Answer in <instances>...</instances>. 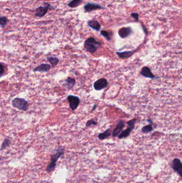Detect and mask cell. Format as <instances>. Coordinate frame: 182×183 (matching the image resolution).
Returning <instances> with one entry per match:
<instances>
[{
	"mask_svg": "<svg viewBox=\"0 0 182 183\" xmlns=\"http://www.w3.org/2000/svg\"><path fill=\"white\" fill-rule=\"evenodd\" d=\"M100 46V43L97 41L96 39L93 37L87 39L84 44L85 49L91 54L95 53Z\"/></svg>",
	"mask_w": 182,
	"mask_h": 183,
	"instance_id": "6da1fadb",
	"label": "cell"
},
{
	"mask_svg": "<svg viewBox=\"0 0 182 183\" xmlns=\"http://www.w3.org/2000/svg\"><path fill=\"white\" fill-rule=\"evenodd\" d=\"M63 154L64 149H62L51 155L49 163L46 167V171L47 172L50 173L55 169V168H56L57 162L59 158L61 157V156L63 155Z\"/></svg>",
	"mask_w": 182,
	"mask_h": 183,
	"instance_id": "7a4b0ae2",
	"label": "cell"
},
{
	"mask_svg": "<svg viewBox=\"0 0 182 183\" xmlns=\"http://www.w3.org/2000/svg\"><path fill=\"white\" fill-rule=\"evenodd\" d=\"M12 106L18 110L26 112L29 109L28 103L23 98H16L12 101Z\"/></svg>",
	"mask_w": 182,
	"mask_h": 183,
	"instance_id": "3957f363",
	"label": "cell"
},
{
	"mask_svg": "<svg viewBox=\"0 0 182 183\" xmlns=\"http://www.w3.org/2000/svg\"><path fill=\"white\" fill-rule=\"evenodd\" d=\"M67 100L69 102L70 108L72 110H75L77 109L78 106H79L80 103V99L77 96L70 95L67 97Z\"/></svg>",
	"mask_w": 182,
	"mask_h": 183,
	"instance_id": "277c9868",
	"label": "cell"
},
{
	"mask_svg": "<svg viewBox=\"0 0 182 183\" xmlns=\"http://www.w3.org/2000/svg\"><path fill=\"white\" fill-rule=\"evenodd\" d=\"M171 168L182 177V163L179 158H174L171 163Z\"/></svg>",
	"mask_w": 182,
	"mask_h": 183,
	"instance_id": "5b68a950",
	"label": "cell"
},
{
	"mask_svg": "<svg viewBox=\"0 0 182 183\" xmlns=\"http://www.w3.org/2000/svg\"><path fill=\"white\" fill-rule=\"evenodd\" d=\"M46 6H40L38 7L35 10V15L38 17H42L46 15L48 10L49 9L51 6H50L49 3H46Z\"/></svg>",
	"mask_w": 182,
	"mask_h": 183,
	"instance_id": "8992f818",
	"label": "cell"
},
{
	"mask_svg": "<svg viewBox=\"0 0 182 183\" xmlns=\"http://www.w3.org/2000/svg\"><path fill=\"white\" fill-rule=\"evenodd\" d=\"M108 83L105 78H100L93 83V87L96 90H100L107 87Z\"/></svg>",
	"mask_w": 182,
	"mask_h": 183,
	"instance_id": "52a82bcc",
	"label": "cell"
},
{
	"mask_svg": "<svg viewBox=\"0 0 182 183\" xmlns=\"http://www.w3.org/2000/svg\"><path fill=\"white\" fill-rule=\"evenodd\" d=\"M124 126V121L120 120L117 122L116 127H115L114 130L113 131L112 136L113 137H116L118 136V135L120 134Z\"/></svg>",
	"mask_w": 182,
	"mask_h": 183,
	"instance_id": "ba28073f",
	"label": "cell"
},
{
	"mask_svg": "<svg viewBox=\"0 0 182 183\" xmlns=\"http://www.w3.org/2000/svg\"><path fill=\"white\" fill-rule=\"evenodd\" d=\"M84 9L86 11V12H88V13H90V12H91L92 11L95 10L105 9L104 8L102 7V6H100L99 5L96 4H95V3H87L84 6Z\"/></svg>",
	"mask_w": 182,
	"mask_h": 183,
	"instance_id": "9c48e42d",
	"label": "cell"
},
{
	"mask_svg": "<svg viewBox=\"0 0 182 183\" xmlns=\"http://www.w3.org/2000/svg\"><path fill=\"white\" fill-rule=\"evenodd\" d=\"M51 69V66L46 63L41 64L38 65L33 69L34 72H46L49 71Z\"/></svg>",
	"mask_w": 182,
	"mask_h": 183,
	"instance_id": "30bf717a",
	"label": "cell"
},
{
	"mask_svg": "<svg viewBox=\"0 0 182 183\" xmlns=\"http://www.w3.org/2000/svg\"><path fill=\"white\" fill-rule=\"evenodd\" d=\"M140 73L142 76L146 78H148L151 79H154L155 78V76H154L153 74L152 73L150 69L148 68V66H144L142 69V70L140 72Z\"/></svg>",
	"mask_w": 182,
	"mask_h": 183,
	"instance_id": "8fae6325",
	"label": "cell"
},
{
	"mask_svg": "<svg viewBox=\"0 0 182 183\" xmlns=\"http://www.w3.org/2000/svg\"><path fill=\"white\" fill-rule=\"evenodd\" d=\"M132 33V30L130 28H123L119 30L118 33L120 37L122 38H126L129 36Z\"/></svg>",
	"mask_w": 182,
	"mask_h": 183,
	"instance_id": "7c38bea8",
	"label": "cell"
},
{
	"mask_svg": "<svg viewBox=\"0 0 182 183\" xmlns=\"http://www.w3.org/2000/svg\"><path fill=\"white\" fill-rule=\"evenodd\" d=\"M134 128L135 127L128 126V127L126 129L121 132L120 134L118 135V138L119 139H124V138H126L128 136H129L130 134L132 132V131L134 130Z\"/></svg>",
	"mask_w": 182,
	"mask_h": 183,
	"instance_id": "4fadbf2b",
	"label": "cell"
},
{
	"mask_svg": "<svg viewBox=\"0 0 182 183\" xmlns=\"http://www.w3.org/2000/svg\"><path fill=\"white\" fill-rule=\"evenodd\" d=\"M75 80L74 78L71 77H68L67 78V79L65 81V83L64 84V86H65L67 89L70 90L74 87L75 85Z\"/></svg>",
	"mask_w": 182,
	"mask_h": 183,
	"instance_id": "5bb4252c",
	"label": "cell"
},
{
	"mask_svg": "<svg viewBox=\"0 0 182 183\" xmlns=\"http://www.w3.org/2000/svg\"><path fill=\"white\" fill-rule=\"evenodd\" d=\"M88 25L90 28L94 29L96 31H98L100 29V25L98 22L95 20H91L88 22Z\"/></svg>",
	"mask_w": 182,
	"mask_h": 183,
	"instance_id": "9a60e30c",
	"label": "cell"
},
{
	"mask_svg": "<svg viewBox=\"0 0 182 183\" xmlns=\"http://www.w3.org/2000/svg\"><path fill=\"white\" fill-rule=\"evenodd\" d=\"M134 54V52L131 51H126V52H117V54L119 56L121 59H125L129 58L130 57L133 55Z\"/></svg>",
	"mask_w": 182,
	"mask_h": 183,
	"instance_id": "2e32d148",
	"label": "cell"
},
{
	"mask_svg": "<svg viewBox=\"0 0 182 183\" xmlns=\"http://www.w3.org/2000/svg\"><path fill=\"white\" fill-rule=\"evenodd\" d=\"M110 136H111V130L110 129H108L104 132L99 134L98 137L100 140H104L108 138Z\"/></svg>",
	"mask_w": 182,
	"mask_h": 183,
	"instance_id": "e0dca14e",
	"label": "cell"
},
{
	"mask_svg": "<svg viewBox=\"0 0 182 183\" xmlns=\"http://www.w3.org/2000/svg\"><path fill=\"white\" fill-rule=\"evenodd\" d=\"M148 121H149L148 122L150 123V124L148 125H146V126H144L142 127V132L143 134L149 133V132H151L153 130V128L152 127V122L151 121H150V120H148Z\"/></svg>",
	"mask_w": 182,
	"mask_h": 183,
	"instance_id": "ac0fdd59",
	"label": "cell"
},
{
	"mask_svg": "<svg viewBox=\"0 0 182 183\" xmlns=\"http://www.w3.org/2000/svg\"><path fill=\"white\" fill-rule=\"evenodd\" d=\"M82 3V0H72L68 4V6L70 8H76Z\"/></svg>",
	"mask_w": 182,
	"mask_h": 183,
	"instance_id": "d6986e66",
	"label": "cell"
},
{
	"mask_svg": "<svg viewBox=\"0 0 182 183\" xmlns=\"http://www.w3.org/2000/svg\"><path fill=\"white\" fill-rule=\"evenodd\" d=\"M47 60L53 66L57 65L59 61L57 57H47Z\"/></svg>",
	"mask_w": 182,
	"mask_h": 183,
	"instance_id": "ffe728a7",
	"label": "cell"
},
{
	"mask_svg": "<svg viewBox=\"0 0 182 183\" xmlns=\"http://www.w3.org/2000/svg\"><path fill=\"white\" fill-rule=\"evenodd\" d=\"M11 143V140L9 138H6L4 140L3 143H2V145L0 148V150H3V149L6 148L8 146H9Z\"/></svg>",
	"mask_w": 182,
	"mask_h": 183,
	"instance_id": "44dd1931",
	"label": "cell"
},
{
	"mask_svg": "<svg viewBox=\"0 0 182 183\" xmlns=\"http://www.w3.org/2000/svg\"><path fill=\"white\" fill-rule=\"evenodd\" d=\"M8 21V20L6 17L0 16V26H1L2 28H4L6 25Z\"/></svg>",
	"mask_w": 182,
	"mask_h": 183,
	"instance_id": "7402d4cb",
	"label": "cell"
},
{
	"mask_svg": "<svg viewBox=\"0 0 182 183\" xmlns=\"http://www.w3.org/2000/svg\"><path fill=\"white\" fill-rule=\"evenodd\" d=\"M101 35L104 37H105L108 40H111V34L110 33V32L106 31H101Z\"/></svg>",
	"mask_w": 182,
	"mask_h": 183,
	"instance_id": "603a6c76",
	"label": "cell"
},
{
	"mask_svg": "<svg viewBox=\"0 0 182 183\" xmlns=\"http://www.w3.org/2000/svg\"><path fill=\"white\" fill-rule=\"evenodd\" d=\"M97 124V123L96 121H95L93 120V119H90V120H89L88 121L86 122V126L88 127V126H90L91 125H96Z\"/></svg>",
	"mask_w": 182,
	"mask_h": 183,
	"instance_id": "cb8c5ba5",
	"label": "cell"
},
{
	"mask_svg": "<svg viewBox=\"0 0 182 183\" xmlns=\"http://www.w3.org/2000/svg\"><path fill=\"white\" fill-rule=\"evenodd\" d=\"M4 72H5L4 66L2 63H0V78L4 75Z\"/></svg>",
	"mask_w": 182,
	"mask_h": 183,
	"instance_id": "d4e9b609",
	"label": "cell"
},
{
	"mask_svg": "<svg viewBox=\"0 0 182 183\" xmlns=\"http://www.w3.org/2000/svg\"><path fill=\"white\" fill-rule=\"evenodd\" d=\"M131 16L133 17L135 19V20L136 21L138 20V14L137 13H131Z\"/></svg>",
	"mask_w": 182,
	"mask_h": 183,
	"instance_id": "484cf974",
	"label": "cell"
},
{
	"mask_svg": "<svg viewBox=\"0 0 182 183\" xmlns=\"http://www.w3.org/2000/svg\"><path fill=\"white\" fill-rule=\"evenodd\" d=\"M96 107H97V105H95V106H93V110H92L93 111V110H95V109H96Z\"/></svg>",
	"mask_w": 182,
	"mask_h": 183,
	"instance_id": "4316f807",
	"label": "cell"
},
{
	"mask_svg": "<svg viewBox=\"0 0 182 183\" xmlns=\"http://www.w3.org/2000/svg\"><path fill=\"white\" fill-rule=\"evenodd\" d=\"M136 183H144L143 182H137Z\"/></svg>",
	"mask_w": 182,
	"mask_h": 183,
	"instance_id": "83f0119b",
	"label": "cell"
}]
</instances>
